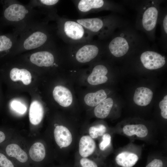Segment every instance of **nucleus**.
<instances>
[{
    "instance_id": "nucleus-26",
    "label": "nucleus",
    "mask_w": 167,
    "mask_h": 167,
    "mask_svg": "<svg viewBox=\"0 0 167 167\" xmlns=\"http://www.w3.org/2000/svg\"><path fill=\"white\" fill-rule=\"evenodd\" d=\"M10 105L13 109L19 113L23 114L26 111L27 108L25 105L18 101L13 100L11 102Z\"/></svg>"
},
{
    "instance_id": "nucleus-4",
    "label": "nucleus",
    "mask_w": 167,
    "mask_h": 167,
    "mask_svg": "<svg viewBox=\"0 0 167 167\" xmlns=\"http://www.w3.org/2000/svg\"><path fill=\"white\" fill-rule=\"evenodd\" d=\"M69 49L76 61L79 63H86L96 58L100 52V47L92 40L69 45Z\"/></svg>"
},
{
    "instance_id": "nucleus-25",
    "label": "nucleus",
    "mask_w": 167,
    "mask_h": 167,
    "mask_svg": "<svg viewBox=\"0 0 167 167\" xmlns=\"http://www.w3.org/2000/svg\"><path fill=\"white\" fill-rule=\"evenodd\" d=\"M106 128L102 124L91 127L89 129L90 136L93 139L102 136L105 132Z\"/></svg>"
},
{
    "instance_id": "nucleus-18",
    "label": "nucleus",
    "mask_w": 167,
    "mask_h": 167,
    "mask_svg": "<svg viewBox=\"0 0 167 167\" xmlns=\"http://www.w3.org/2000/svg\"><path fill=\"white\" fill-rule=\"evenodd\" d=\"M9 75L11 79L14 82L20 80L25 85L29 84L31 82V74L28 70L24 68H13L11 70Z\"/></svg>"
},
{
    "instance_id": "nucleus-12",
    "label": "nucleus",
    "mask_w": 167,
    "mask_h": 167,
    "mask_svg": "<svg viewBox=\"0 0 167 167\" xmlns=\"http://www.w3.org/2000/svg\"><path fill=\"white\" fill-rule=\"evenodd\" d=\"M158 16V11L154 6L147 8L143 13L142 24L143 28L147 31H151L155 27Z\"/></svg>"
},
{
    "instance_id": "nucleus-8",
    "label": "nucleus",
    "mask_w": 167,
    "mask_h": 167,
    "mask_svg": "<svg viewBox=\"0 0 167 167\" xmlns=\"http://www.w3.org/2000/svg\"><path fill=\"white\" fill-rule=\"evenodd\" d=\"M108 48L112 55L117 57H120L127 52L129 46L125 39L122 37L117 36L110 41Z\"/></svg>"
},
{
    "instance_id": "nucleus-14",
    "label": "nucleus",
    "mask_w": 167,
    "mask_h": 167,
    "mask_svg": "<svg viewBox=\"0 0 167 167\" xmlns=\"http://www.w3.org/2000/svg\"><path fill=\"white\" fill-rule=\"evenodd\" d=\"M60 2L58 0H40L33 1L32 4L36 5L42 8L43 11L50 19L55 20L58 15L56 6Z\"/></svg>"
},
{
    "instance_id": "nucleus-28",
    "label": "nucleus",
    "mask_w": 167,
    "mask_h": 167,
    "mask_svg": "<svg viewBox=\"0 0 167 167\" xmlns=\"http://www.w3.org/2000/svg\"><path fill=\"white\" fill-rule=\"evenodd\" d=\"M79 163L80 167H98L94 161L87 158L82 157Z\"/></svg>"
},
{
    "instance_id": "nucleus-19",
    "label": "nucleus",
    "mask_w": 167,
    "mask_h": 167,
    "mask_svg": "<svg viewBox=\"0 0 167 167\" xmlns=\"http://www.w3.org/2000/svg\"><path fill=\"white\" fill-rule=\"evenodd\" d=\"M138 159L139 157L136 154L123 152L116 156L115 161L118 165L122 167H132L136 164Z\"/></svg>"
},
{
    "instance_id": "nucleus-13",
    "label": "nucleus",
    "mask_w": 167,
    "mask_h": 167,
    "mask_svg": "<svg viewBox=\"0 0 167 167\" xmlns=\"http://www.w3.org/2000/svg\"><path fill=\"white\" fill-rule=\"evenodd\" d=\"M96 147V143L90 136H82L79 143V152L82 157L87 158L93 154Z\"/></svg>"
},
{
    "instance_id": "nucleus-15",
    "label": "nucleus",
    "mask_w": 167,
    "mask_h": 167,
    "mask_svg": "<svg viewBox=\"0 0 167 167\" xmlns=\"http://www.w3.org/2000/svg\"><path fill=\"white\" fill-rule=\"evenodd\" d=\"M153 96V92L150 89L144 87H139L135 92L134 101L138 105L145 106L150 103Z\"/></svg>"
},
{
    "instance_id": "nucleus-17",
    "label": "nucleus",
    "mask_w": 167,
    "mask_h": 167,
    "mask_svg": "<svg viewBox=\"0 0 167 167\" xmlns=\"http://www.w3.org/2000/svg\"><path fill=\"white\" fill-rule=\"evenodd\" d=\"M44 110L41 104L37 101H32L29 111V118L30 122L34 125L38 124L43 116Z\"/></svg>"
},
{
    "instance_id": "nucleus-31",
    "label": "nucleus",
    "mask_w": 167,
    "mask_h": 167,
    "mask_svg": "<svg viewBox=\"0 0 167 167\" xmlns=\"http://www.w3.org/2000/svg\"><path fill=\"white\" fill-rule=\"evenodd\" d=\"M163 164L161 160L155 159L147 165L146 167H163Z\"/></svg>"
},
{
    "instance_id": "nucleus-20",
    "label": "nucleus",
    "mask_w": 167,
    "mask_h": 167,
    "mask_svg": "<svg viewBox=\"0 0 167 167\" xmlns=\"http://www.w3.org/2000/svg\"><path fill=\"white\" fill-rule=\"evenodd\" d=\"M6 151L9 156L15 158L21 163H25L28 160L26 153L17 144L12 143L8 145Z\"/></svg>"
},
{
    "instance_id": "nucleus-21",
    "label": "nucleus",
    "mask_w": 167,
    "mask_h": 167,
    "mask_svg": "<svg viewBox=\"0 0 167 167\" xmlns=\"http://www.w3.org/2000/svg\"><path fill=\"white\" fill-rule=\"evenodd\" d=\"M113 104V101L111 98H106L96 106L94 113L97 118H104L109 114Z\"/></svg>"
},
{
    "instance_id": "nucleus-30",
    "label": "nucleus",
    "mask_w": 167,
    "mask_h": 167,
    "mask_svg": "<svg viewBox=\"0 0 167 167\" xmlns=\"http://www.w3.org/2000/svg\"><path fill=\"white\" fill-rule=\"evenodd\" d=\"M0 167H15V166L5 156L0 153Z\"/></svg>"
},
{
    "instance_id": "nucleus-29",
    "label": "nucleus",
    "mask_w": 167,
    "mask_h": 167,
    "mask_svg": "<svg viewBox=\"0 0 167 167\" xmlns=\"http://www.w3.org/2000/svg\"><path fill=\"white\" fill-rule=\"evenodd\" d=\"M159 106L161 109V115L162 117L167 119V96H165L163 100L159 104Z\"/></svg>"
},
{
    "instance_id": "nucleus-33",
    "label": "nucleus",
    "mask_w": 167,
    "mask_h": 167,
    "mask_svg": "<svg viewBox=\"0 0 167 167\" xmlns=\"http://www.w3.org/2000/svg\"><path fill=\"white\" fill-rule=\"evenodd\" d=\"M6 136L4 133L0 131V143L3 141L5 139Z\"/></svg>"
},
{
    "instance_id": "nucleus-23",
    "label": "nucleus",
    "mask_w": 167,
    "mask_h": 167,
    "mask_svg": "<svg viewBox=\"0 0 167 167\" xmlns=\"http://www.w3.org/2000/svg\"><path fill=\"white\" fill-rule=\"evenodd\" d=\"M107 96L105 91L100 90L95 92L87 94L84 97V101L88 105L94 107L105 99Z\"/></svg>"
},
{
    "instance_id": "nucleus-3",
    "label": "nucleus",
    "mask_w": 167,
    "mask_h": 167,
    "mask_svg": "<svg viewBox=\"0 0 167 167\" xmlns=\"http://www.w3.org/2000/svg\"><path fill=\"white\" fill-rule=\"evenodd\" d=\"M35 11L31 6H27L16 1H11L5 7L4 19L7 22L16 25L20 30L32 24L29 23ZM18 30V31H19Z\"/></svg>"
},
{
    "instance_id": "nucleus-27",
    "label": "nucleus",
    "mask_w": 167,
    "mask_h": 167,
    "mask_svg": "<svg viewBox=\"0 0 167 167\" xmlns=\"http://www.w3.org/2000/svg\"><path fill=\"white\" fill-rule=\"evenodd\" d=\"M111 136L108 133L104 134L102 137V140L99 145L100 149L104 150L110 144L111 141Z\"/></svg>"
},
{
    "instance_id": "nucleus-24",
    "label": "nucleus",
    "mask_w": 167,
    "mask_h": 167,
    "mask_svg": "<svg viewBox=\"0 0 167 167\" xmlns=\"http://www.w3.org/2000/svg\"><path fill=\"white\" fill-rule=\"evenodd\" d=\"M29 154L31 158L34 161H41L45 156V150L44 145L40 142L34 143L30 149Z\"/></svg>"
},
{
    "instance_id": "nucleus-6",
    "label": "nucleus",
    "mask_w": 167,
    "mask_h": 167,
    "mask_svg": "<svg viewBox=\"0 0 167 167\" xmlns=\"http://www.w3.org/2000/svg\"><path fill=\"white\" fill-rule=\"evenodd\" d=\"M54 46V44L33 52L30 56V62L40 67H49L54 65L55 58L52 51Z\"/></svg>"
},
{
    "instance_id": "nucleus-2",
    "label": "nucleus",
    "mask_w": 167,
    "mask_h": 167,
    "mask_svg": "<svg viewBox=\"0 0 167 167\" xmlns=\"http://www.w3.org/2000/svg\"><path fill=\"white\" fill-rule=\"evenodd\" d=\"M55 20L57 34L66 43L71 45L92 40L93 36L75 19L58 15Z\"/></svg>"
},
{
    "instance_id": "nucleus-10",
    "label": "nucleus",
    "mask_w": 167,
    "mask_h": 167,
    "mask_svg": "<svg viewBox=\"0 0 167 167\" xmlns=\"http://www.w3.org/2000/svg\"><path fill=\"white\" fill-rule=\"evenodd\" d=\"M108 72L107 67L104 65L95 66L87 79L88 83L92 85H97L105 83L108 80L106 76Z\"/></svg>"
},
{
    "instance_id": "nucleus-5",
    "label": "nucleus",
    "mask_w": 167,
    "mask_h": 167,
    "mask_svg": "<svg viewBox=\"0 0 167 167\" xmlns=\"http://www.w3.org/2000/svg\"><path fill=\"white\" fill-rule=\"evenodd\" d=\"M82 25L93 36H101L107 33L110 27V20L99 17L80 18L75 19Z\"/></svg>"
},
{
    "instance_id": "nucleus-7",
    "label": "nucleus",
    "mask_w": 167,
    "mask_h": 167,
    "mask_svg": "<svg viewBox=\"0 0 167 167\" xmlns=\"http://www.w3.org/2000/svg\"><path fill=\"white\" fill-rule=\"evenodd\" d=\"M140 60L143 66L149 70H154L163 66L165 63V58L160 54L148 51L141 55Z\"/></svg>"
},
{
    "instance_id": "nucleus-16",
    "label": "nucleus",
    "mask_w": 167,
    "mask_h": 167,
    "mask_svg": "<svg viewBox=\"0 0 167 167\" xmlns=\"http://www.w3.org/2000/svg\"><path fill=\"white\" fill-rule=\"evenodd\" d=\"M17 35H0V56L4 55L13 49H14L17 44Z\"/></svg>"
},
{
    "instance_id": "nucleus-32",
    "label": "nucleus",
    "mask_w": 167,
    "mask_h": 167,
    "mask_svg": "<svg viewBox=\"0 0 167 167\" xmlns=\"http://www.w3.org/2000/svg\"><path fill=\"white\" fill-rule=\"evenodd\" d=\"M163 26L164 30L166 33H167V15L165 16L163 21Z\"/></svg>"
},
{
    "instance_id": "nucleus-9",
    "label": "nucleus",
    "mask_w": 167,
    "mask_h": 167,
    "mask_svg": "<svg viewBox=\"0 0 167 167\" xmlns=\"http://www.w3.org/2000/svg\"><path fill=\"white\" fill-rule=\"evenodd\" d=\"M53 96L55 100L63 107L70 106L73 101V97L70 91L62 86H57L54 88Z\"/></svg>"
},
{
    "instance_id": "nucleus-22",
    "label": "nucleus",
    "mask_w": 167,
    "mask_h": 167,
    "mask_svg": "<svg viewBox=\"0 0 167 167\" xmlns=\"http://www.w3.org/2000/svg\"><path fill=\"white\" fill-rule=\"evenodd\" d=\"M124 134L128 136L135 135L138 137L143 138L148 134V130L147 127L143 124L127 125L123 128Z\"/></svg>"
},
{
    "instance_id": "nucleus-1",
    "label": "nucleus",
    "mask_w": 167,
    "mask_h": 167,
    "mask_svg": "<svg viewBox=\"0 0 167 167\" xmlns=\"http://www.w3.org/2000/svg\"><path fill=\"white\" fill-rule=\"evenodd\" d=\"M19 32L21 37L14 49L30 50L54 44L52 33L45 24H32Z\"/></svg>"
},
{
    "instance_id": "nucleus-11",
    "label": "nucleus",
    "mask_w": 167,
    "mask_h": 167,
    "mask_svg": "<svg viewBox=\"0 0 167 167\" xmlns=\"http://www.w3.org/2000/svg\"><path fill=\"white\" fill-rule=\"evenodd\" d=\"M54 135L56 142L60 147H67L72 143L71 133L65 126L62 125L56 126L54 130Z\"/></svg>"
}]
</instances>
